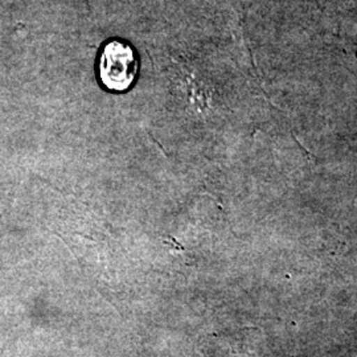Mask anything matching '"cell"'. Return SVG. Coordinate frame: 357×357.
Segmentation results:
<instances>
[{
    "label": "cell",
    "mask_w": 357,
    "mask_h": 357,
    "mask_svg": "<svg viewBox=\"0 0 357 357\" xmlns=\"http://www.w3.org/2000/svg\"><path fill=\"white\" fill-rule=\"evenodd\" d=\"M139 70L135 51L122 41H110L103 48L100 59V77L103 86L114 91L128 90Z\"/></svg>",
    "instance_id": "1"
}]
</instances>
